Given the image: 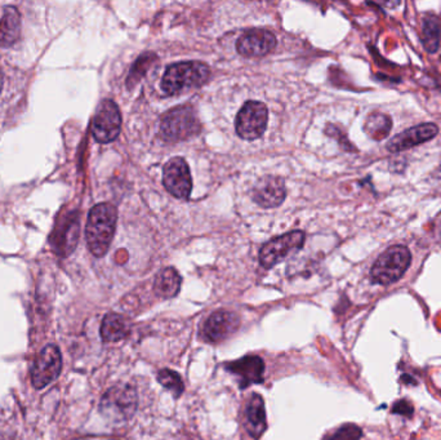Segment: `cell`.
Here are the masks:
<instances>
[{"label": "cell", "mask_w": 441, "mask_h": 440, "mask_svg": "<svg viewBox=\"0 0 441 440\" xmlns=\"http://www.w3.org/2000/svg\"><path fill=\"white\" fill-rule=\"evenodd\" d=\"M62 369V356L56 345H47L36 356L31 368V383L36 390H43L56 381Z\"/></svg>", "instance_id": "9c48e42d"}, {"label": "cell", "mask_w": 441, "mask_h": 440, "mask_svg": "<svg viewBox=\"0 0 441 440\" xmlns=\"http://www.w3.org/2000/svg\"><path fill=\"white\" fill-rule=\"evenodd\" d=\"M138 405L137 391L128 383L113 386L101 399L100 412L114 422L128 421L133 417Z\"/></svg>", "instance_id": "5b68a950"}, {"label": "cell", "mask_w": 441, "mask_h": 440, "mask_svg": "<svg viewBox=\"0 0 441 440\" xmlns=\"http://www.w3.org/2000/svg\"><path fill=\"white\" fill-rule=\"evenodd\" d=\"M79 219L78 216H70L65 221L58 231L57 238H53V247L58 255H69L78 244Z\"/></svg>", "instance_id": "e0dca14e"}, {"label": "cell", "mask_w": 441, "mask_h": 440, "mask_svg": "<svg viewBox=\"0 0 441 440\" xmlns=\"http://www.w3.org/2000/svg\"><path fill=\"white\" fill-rule=\"evenodd\" d=\"M362 430L356 425H343L335 431L327 435L324 440H359Z\"/></svg>", "instance_id": "cb8c5ba5"}, {"label": "cell", "mask_w": 441, "mask_h": 440, "mask_svg": "<svg viewBox=\"0 0 441 440\" xmlns=\"http://www.w3.org/2000/svg\"><path fill=\"white\" fill-rule=\"evenodd\" d=\"M130 324L128 319L119 314H107L101 324V337L105 342H118L128 337Z\"/></svg>", "instance_id": "d6986e66"}, {"label": "cell", "mask_w": 441, "mask_h": 440, "mask_svg": "<svg viewBox=\"0 0 441 440\" xmlns=\"http://www.w3.org/2000/svg\"><path fill=\"white\" fill-rule=\"evenodd\" d=\"M163 184L168 192L174 198H190L192 190V178L190 168L182 158H172L163 168Z\"/></svg>", "instance_id": "30bf717a"}, {"label": "cell", "mask_w": 441, "mask_h": 440, "mask_svg": "<svg viewBox=\"0 0 441 440\" xmlns=\"http://www.w3.org/2000/svg\"><path fill=\"white\" fill-rule=\"evenodd\" d=\"M211 77V69L203 62L186 61L173 64L165 70L162 78V89L167 94L187 92L206 84Z\"/></svg>", "instance_id": "7a4b0ae2"}, {"label": "cell", "mask_w": 441, "mask_h": 440, "mask_svg": "<svg viewBox=\"0 0 441 440\" xmlns=\"http://www.w3.org/2000/svg\"><path fill=\"white\" fill-rule=\"evenodd\" d=\"M121 131V115L119 107L113 99L101 102L92 121V135L100 143L114 141Z\"/></svg>", "instance_id": "ba28073f"}, {"label": "cell", "mask_w": 441, "mask_h": 440, "mask_svg": "<svg viewBox=\"0 0 441 440\" xmlns=\"http://www.w3.org/2000/svg\"><path fill=\"white\" fill-rule=\"evenodd\" d=\"M226 369L238 377L240 389L264 381V363L257 355H247L235 362L228 363Z\"/></svg>", "instance_id": "9a60e30c"}, {"label": "cell", "mask_w": 441, "mask_h": 440, "mask_svg": "<svg viewBox=\"0 0 441 440\" xmlns=\"http://www.w3.org/2000/svg\"><path fill=\"white\" fill-rule=\"evenodd\" d=\"M305 244V233L301 230L291 231L271 239L259 251V263L264 269H271L285 257L302 248Z\"/></svg>", "instance_id": "52a82bcc"}, {"label": "cell", "mask_w": 441, "mask_h": 440, "mask_svg": "<svg viewBox=\"0 0 441 440\" xmlns=\"http://www.w3.org/2000/svg\"><path fill=\"white\" fill-rule=\"evenodd\" d=\"M245 421L247 430L255 439H259L261 435L266 431V409H264V397L259 394H253L245 409Z\"/></svg>", "instance_id": "2e32d148"}, {"label": "cell", "mask_w": 441, "mask_h": 440, "mask_svg": "<svg viewBox=\"0 0 441 440\" xmlns=\"http://www.w3.org/2000/svg\"><path fill=\"white\" fill-rule=\"evenodd\" d=\"M437 133H439V128L434 123L420 124V126L409 128L398 135L393 136L391 140L387 142L386 149L390 153L406 151V150L412 149V148L432 140Z\"/></svg>", "instance_id": "4fadbf2b"}, {"label": "cell", "mask_w": 441, "mask_h": 440, "mask_svg": "<svg viewBox=\"0 0 441 440\" xmlns=\"http://www.w3.org/2000/svg\"><path fill=\"white\" fill-rule=\"evenodd\" d=\"M118 211L111 203H100L93 207L88 214L86 241L91 253L102 257L107 253L114 239Z\"/></svg>", "instance_id": "6da1fadb"}, {"label": "cell", "mask_w": 441, "mask_h": 440, "mask_svg": "<svg viewBox=\"0 0 441 440\" xmlns=\"http://www.w3.org/2000/svg\"><path fill=\"white\" fill-rule=\"evenodd\" d=\"M422 42L430 53H436L440 47L441 23L439 18L430 14L422 21Z\"/></svg>", "instance_id": "44dd1931"}, {"label": "cell", "mask_w": 441, "mask_h": 440, "mask_svg": "<svg viewBox=\"0 0 441 440\" xmlns=\"http://www.w3.org/2000/svg\"><path fill=\"white\" fill-rule=\"evenodd\" d=\"M392 128L391 118L386 114L374 113L369 115L364 124V131L373 140H384L390 135Z\"/></svg>", "instance_id": "7402d4cb"}, {"label": "cell", "mask_w": 441, "mask_h": 440, "mask_svg": "<svg viewBox=\"0 0 441 440\" xmlns=\"http://www.w3.org/2000/svg\"><path fill=\"white\" fill-rule=\"evenodd\" d=\"M21 35V16L17 8L7 7L0 20V47L13 45Z\"/></svg>", "instance_id": "ac0fdd59"}, {"label": "cell", "mask_w": 441, "mask_h": 440, "mask_svg": "<svg viewBox=\"0 0 441 440\" xmlns=\"http://www.w3.org/2000/svg\"><path fill=\"white\" fill-rule=\"evenodd\" d=\"M277 47V36L269 30L252 28L242 34L236 42V50L244 57H262Z\"/></svg>", "instance_id": "8fae6325"}, {"label": "cell", "mask_w": 441, "mask_h": 440, "mask_svg": "<svg viewBox=\"0 0 441 440\" xmlns=\"http://www.w3.org/2000/svg\"><path fill=\"white\" fill-rule=\"evenodd\" d=\"M201 131L196 111L190 105L174 107L164 114L160 121V133L168 142H179L198 136Z\"/></svg>", "instance_id": "277c9868"}, {"label": "cell", "mask_w": 441, "mask_h": 440, "mask_svg": "<svg viewBox=\"0 0 441 440\" xmlns=\"http://www.w3.org/2000/svg\"><path fill=\"white\" fill-rule=\"evenodd\" d=\"M157 381L163 385L167 390L172 392V395L178 399L185 391V385L177 372L171 369H162L157 375Z\"/></svg>", "instance_id": "603a6c76"}, {"label": "cell", "mask_w": 441, "mask_h": 440, "mask_svg": "<svg viewBox=\"0 0 441 440\" xmlns=\"http://www.w3.org/2000/svg\"><path fill=\"white\" fill-rule=\"evenodd\" d=\"M181 288V277L177 273V270L173 268H165L157 274L155 283H154V291L159 297L173 298L176 297Z\"/></svg>", "instance_id": "ffe728a7"}, {"label": "cell", "mask_w": 441, "mask_h": 440, "mask_svg": "<svg viewBox=\"0 0 441 440\" xmlns=\"http://www.w3.org/2000/svg\"><path fill=\"white\" fill-rule=\"evenodd\" d=\"M412 263L411 251L406 246H392L379 255L370 269V277L376 284L390 285L404 277Z\"/></svg>", "instance_id": "3957f363"}, {"label": "cell", "mask_w": 441, "mask_h": 440, "mask_svg": "<svg viewBox=\"0 0 441 440\" xmlns=\"http://www.w3.org/2000/svg\"><path fill=\"white\" fill-rule=\"evenodd\" d=\"M286 190L284 180L278 176L261 178L252 190V198L264 208H277L284 202Z\"/></svg>", "instance_id": "5bb4252c"}, {"label": "cell", "mask_w": 441, "mask_h": 440, "mask_svg": "<svg viewBox=\"0 0 441 440\" xmlns=\"http://www.w3.org/2000/svg\"><path fill=\"white\" fill-rule=\"evenodd\" d=\"M269 123V110L264 102L248 101L236 116V133L242 140L253 141L262 137Z\"/></svg>", "instance_id": "8992f818"}, {"label": "cell", "mask_w": 441, "mask_h": 440, "mask_svg": "<svg viewBox=\"0 0 441 440\" xmlns=\"http://www.w3.org/2000/svg\"><path fill=\"white\" fill-rule=\"evenodd\" d=\"M240 326V319L234 312L220 310L216 312L206 320L203 326L204 340L212 343H218L220 341L228 339L231 334H235Z\"/></svg>", "instance_id": "7c38bea8"}]
</instances>
